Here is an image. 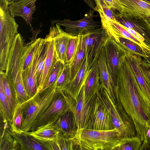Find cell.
<instances>
[{
    "instance_id": "42",
    "label": "cell",
    "mask_w": 150,
    "mask_h": 150,
    "mask_svg": "<svg viewBox=\"0 0 150 150\" xmlns=\"http://www.w3.org/2000/svg\"><path fill=\"white\" fill-rule=\"evenodd\" d=\"M141 46L146 55L144 57H143L142 60L150 68V41L144 42V44Z\"/></svg>"
},
{
    "instance_id": "3",
    "label": "cell",
    "mask_w": 150,
    "mask_h": 150,
    "mask_svg": "<svg viewBox=\"0 0 150 150\" xmlns=\"http://www.w3.org/2000/svg\"><path fill=\"white\" fill-rule=\"evenodd\" d=\"M79 150H114L121 139L116 128L108 130L84 129L79 135Z\"/></svg>"
},
{
    "instance_id": "28",
    "label": "cell",
    "mask_w": 150,
    "mask_h": 150,
    "mask_svg": "<svg viewBox=\"0 0 150 150\" xmlns=\"http://www.w3.org/2000/svg\"><path fill=\"white\" fill-rule=\"evenodd\" d=\"M48 47L47 39L40 38V46L37 60L36 77L38 88L42 77Z\"/></svg>"
},
{
    "instance_id": "48",
    "label": "cell",
    "mask_w": 150,
    "mask_h": 150,
    "mask_svg": "<svg viewBox=\"0 0 150 150\" xmlns=\"http://www.w3.org/2000/svg\"><path fill=\"white\" fill-rule=\"evenodd\" d=\"M48 142L52 150H59V149L56 143L54 141H51Z\"/></svg>"
},
{
    "instance_id": "36",
    "label": "cell",
    "mask_w": 150,
    "mask_h": 150,
    "mask_svg": "<svg viewBox=\"0 0 150 150\" xmlns=\"http://www.w3.org/2000/svg\"><path fill=\"white\" fill-rule=\"evenodd\" d=\"M112 38L120 45L132 51L135 54L142 57L146 56L142 47L129 39L122 37Z\"/></svg>"
},
{
    "instance_id": "6",
    "label": "cell",
    "mask_w": 150,
    "mask_h": 150,
    "mask_svg": "<svg viewBox=\"0 0 150 150\" xmlns=\"http://www.w3.org/2000/svg\"><path fill=\"white\" fill-rule=\"evenodd\" d=\"M69 110L70 108L67 95L62 91H57L51 104L30 132L41 126L54 123L61 115Z\"/></svg>"
},
{
    "instance_id": "51",
    "label": "cell",
    "mask_w": 150,
    "mask_h": 150,
    "mask_svg": "<svg viewBox=\"0 0 150 150\" xmlns=\"http://www.w3.org/2000/svg\"><path fill=\"white\" fill-rule=\"evenodd\" d=\"M148 22L150 23V18H148L147 19Z\"/></svg>"
},
{
    "instance_id": "17",
    "label": "cell",
    "mask_w": 150,
    "mask_h": 150,
    "mask_svg": "<svg viewBox=\"0 0 150 150\" xmlns=\"http://www.w3.org/2000/svg\"><path fill=\"white\" fill-rule=\"evenodd\" d=\"M54 123L59 133L69 138L79 139L78 128L72 110H69L61 115Z\"/></svg>"
},
{
    "instance_id": "4",
    "label": "cell",
    "mask_w": 150,
    "mask_h": 150,
    "mask_svg": "<svg viewBox=\"0 0 150 150\" xmlns=\"http://www.w3.org/2000/svg\"><path fill=\"white\" fill-rule=\"evenodd\" d=\"M97 92L99 98L108 109L112 123L119 132L121 139L135 136V128L134 125L131 123L133 122L121 104H115L103 87Z\"/></svg>"
},
{
    "instance_id": "23",
    "label": "cell",
    "mask_w": 150,
    "mask_h": 150,
    "mask_svg": "<svg viewBox=\"0 0 150 150\" xmlns=\"http://www.w3.org/2000/svg\"><path fill=\"white\" fill-rule=\"evenodd\" d=\"M102 26L105 29L108 35L112 38L124 37L137 43L140 46L144 42L137 40L116 21L106 17L101 18Z\"/></svg>"
},
{
    "instance_id": "14",
    "label": "cell",
    "mask_w": 150,
    "mask_h": 150,
    "mask_svg": "<svg viewBox=\"0 0 150 150\" xmlns=\"http://www.w3.org/2000/svg\"><path fill=\"white\" fill-rule=\"evenodd\" d=\"M60 26L57 24L53 25L50 27L48 35L54 40L55 56L57 60L65 64L68 42L73 36L64 31Z\"/></svg>"
},
{
    "instance_id": "20",
    "label": "cell",
    "mask_w": 150,
    "mask_h": 150,
    "mask_svg": "<svg viewBox=\"0 0 150 150\" xmlns=\"http://www.w3.org/2000/svg\"><path fill=\"white\" fill-rule=\"evenodd\" d=\"M99 65L100 80L102 86L106 91L110 98L115 104L116 101L115 86L108 69L106 57L103 48L97 60Z\"/></svg>"
},
{
    "instance_id": "30",
    "label": "cell",
    "mask_w": 150,
    "mask_h": 150,
    "mask_svg": "<svg viewBox=\"0 0 150 150\" xmlns=\"http://www.w3.org/2000/svg\"><path fill=\"white\" fill-rule=\"evenodd\" d=\"M1 72L3 75V85L4 92L12 114L17 105V96L14 84L10 82L6 75L5 72Z\"/></svg>"
},
{
    "instance_id": "21",
    "label": "cell",
    "mask_w": 150,
    "mask_h": 150,
    "mask_svg": "<svg viewBox=\"0 0 150 150\" xmlns=\"http://www.w3.org/2000/svg\"><path fill=\"white\" fill-rule=\"evenodd\" d=\"M30 27L33 36L30 38L31 41L24 45L21 59L22 75L24 83L26 81L28 75L33 59L34 47L37 39V36L40 32V28L35 30L31 26Z\"/></svg>"
},
{
    "instance_id": "1",
    "label": "cell",
    "mask_w": 150,
    "mask_h": 150,
    "mask_svg": "<svg viewBox=\"0 0 150 150\" xmlns=\"http://www.w3.org/2000/svg\"><path fill=\"white\" fill-rule=\"evenodd\" d=\"M138 83L131 65L125 54L121 58L117 85L115 89V97L118 98L124 110L132 121L137 136L141 140V150L146 142V130L149 124L144 113L138 95Z\"/></svg>"
},
{
    "instance_id": "5",
    "label": "cell",
    "mask_w": 150,
    "mask_h": 150,
    "mask_svg": "<svg viewBox=\"0 0 150 150\" xmlns=\"http://www.w3.org/2000/svg\"><path fill=\"white\" fill-rule=\"evenodd\" d=\"M108 37L106 31L102 26L82 35L84 48L91 67L97 62Z\"/></svg>"
},
{
    "instance_id": "31",
    "label": "cell",
    "mask_w": 150,
    "mask_h": 150,
    "mask_svg": "<svg viewBox=\"0 0 150 150\" xmlns=\"http://www.w3.org/2000/svg\"><path fill=\"white\" fill-rule=\"evenodd\" d=\"M0 115L11 123L13 114L6 96L3 85V75L0 71Z\"/></svg>"
},
{
    "instance_id": "34",
    "label": "cell",
    "mask_w": 150,
    "mask_h": 150,
    "mask_svg": "<svg viewBox=\"0 0 150 150\" xmlns=\"http://www.w3.org/2000/svg\"><path fill=\"white\" fill-rule=\"evenodd\" d=\"M21 150V147L11 135L9 129H7L0 136V150Z\"/></svg>"
},
{
    "instance_id": "49",
    "label": "cell",
    "mask_w": 150,
    "mask_h": 150,
    "mask_svg": "<svg viewBox=\"0 0 150 150\" xmlns=\"http://www.w3.org/2000/svg\"><path fill=\"white\" fill-rule=\"evenodd\" d=\"M9 4L11 2L14 1V0H5Z\"/></svg>"
},
{
    "instance_id": "43",
    "label": "cell",
    "mask_w": 150,
    "mask_h": 150,
    "mask_svg": "<svg viewBox=\"0 0 150 150\" xmlns=\"http://www.w3.org/2000/svg\"><path fill=\"white\" fill-rule=\"evenodd\" d=\"M140 66L143 76L150 87V68L146 64L143 63L140 64Z\"/></svg>"
},
{
    "instance_id": "18",
    "label": "cell",
    "mask_w": 150,
    "mask_h": 150,
    "mask_svg": "<svg viewBox=\"0 0 150 150\" xmlns=\"http://www.w3.org/2000/svg\"><path fill=\"white\" fill-rule=\"evenodd\" d=\"M37 0H20L8 4L11 15L14 17L20 16L25 20L28 24L31 25L33 14L35 10V3Z\"/></svg>"
},
{
    "instance_id": "9",
    "label": "cell",
    "mask_w": 150,
    "mask_h": 150,
    "mask_svg": "<svg viewBox=\"0 0 150 150\" xmlns=\"http://www.w3.org/2000/svg\"><path fill=\"white\" fill-rule=\"evenodd\" d=\"M114 128L109 112L97 92L86 129L108 130Z\"/></svg>"
},
{
    "instance_id": "11",
    "label": "cell",
    "mask_w": 150,
    "mask_h": 150,
    "mask_svg": "<svg viewBox=\"0 0 150 150\" xmlns=\"http://www.w3.org/2000/svg\"><path fill=\"white\" fill-rule=\"evenodd\" d=\"M24 45V39L18 33L11 50L5 72L8 80L13 83L17 73L21 70V59Z\"/></svg>"
},
{
    "instance_id": "24",
    "label": "cell",
    "mask_w": 150,
    "mask_h": 150,
    "mask_svg": "<svg viewBox=\"0 0 150 150\" xmlns=\"http://www.w3.org/2000/svg\"><path fill=\"white\" fill-rule=\"evenodd\" d=\"M40 38H37L34 48L33 59L28 77L26 81L24 83L27 93L30 98L33 96L38 92L36 68L40 46Z\"/></svg>"
},
{
    "instance_id": "41",
    "label": "cell",
    "mask_w": 150,
    "mask_h": 150,
    "mask_svg": "<svg viewBox=\"0 0 150 150\" xmlns=\"http://www.w3.org/2000/svg\"><path fill=\"white\" fill-rule=\"evenodd\" d=\"M79 42V36H73L69 40L66 54L65 64H70L77 51Z\"/></svg>"
},
{
    "instance_id": "40",
    "label": "cell",
    "mask_w": 150,
    "mask_h": 150,
    "mask_svg": "<svg viewBox=\"0 0 150 150\" xmlns=\"http://www.w3.org/2000/svg\"><path fill=\"white\" fill-rule=\"evenodd\" d=\"M95 2L96 11L98 13L100 18L106 16L115 21L116 13L109 7L104 0H95Z\"/></svg>"
},
{
    "instance_id": "39",
    "label": "cell",
    "mask_w": 150,
    "mask_h": 150,
    "mask_svg": "<svg viewBox=\"0 0 150 150\" xmlns=\"http://www.w3.org/2000/svg\"><path fill=\"white\" fill-rule=\"evenodd\" d=\"M64 65L61 61L56 60L48 79L42 90L52 87L56 83L62 72Z\"/></svg>"
},
{
    "instance_id": "29",
    "label": "cell",
    "mask_w": 150,
    "mask_h": 150,
    "mask_svg": "<svg viewBox=\"0 0 150 150\" xmlns=\"http://www.w3.org/2000/svg\"><path fill=\"white\" fill-rule=\"evenodd\" d=\"M86 55L83 42L82 35L79 36L78 48L73 60L69 64L71 80L76 76L80 69Z\"/></svg>"
},
{
    "instance_id": "33",
    "label": "cell",
    "mask_w": 150,
    "mask_h": 150,
    "mask_svg": "<svg viewBox=\"0 0 150 150\" xmlns=\"http://www.w3.org/2000/svg\"><path fill=\"white\" fill-rule=\"evenodd\" d=\"M142 142L137 136L121 139L114 150H140Z\"/></svg>"
},
{
    "instance_id": "19",
    "label": "cell",
    "mask_w": 150,
    "mask_h": 150,
    "mask_svg": "<svg viewBox=\"0 0 150 150\" xmlns=\"http://www.w3.org/2000/svg\"><path fill=\"white\" fill-rule=\"evenodd\" d=\"M122 47L131 66L141 90L143 95L150 100V87L146 81L141 69L140 56L124 47L122 46Z\"/></svg>"
},
{
    "instance_id": "27",
    "label": "cell",
    "mask_w": 150,
    "mask_h": 150,
    "mask_svg": "<svg viewBox=\"0 0 150 150\" xmlns=\"http://www.w3.org/2000/svg\"><path fill=\"white\" fill-rule=\"evenodd\" d=\"M27 132L37 139L45 142L55 141L59 133L54 123L41 126L34 131Z\"/></svg>"
},
{
    "instance_id": "45",
    "label": "cell",
    "mask_w": 150,
    "mask_h": 150,
    "mask_svg": "<svg viewBox=\"0 0 150 150\" xmlns=\"http://www.w3.org/2000/svg\"><path fill=\"white\" fill-rule=\"evenodd\" d=\"M120 25L139 41L142 42H144L145 41V40L144 38L137 32L132 29L127 28Z\"/></svg>"
},
{
    "instance_id": "44",
    "label": "cell",
    "mask_w": 150,
    "mask_h": 150,
    "mask_svg": "<svg viewBox=\"0 0 150 150\" xmlns=\"http://www.w3.org/2000/svg\"><path fill=\"white\" fill-rule=\"evenodd\" d=\"M109 7L114 12L118 13L120 10V4L118 0H104Z\"/></svg>"
},
{
    "instance_id": "12",
    "label": "cell",
    "mask_w": 150,
    "mask_h": 150,
    "mask_svg": "<svg viewBox=\"0 0 150 150\" xmlns=\"http://www.w3.org/2000/svg\"><path fill=\"white\" fill-rule=\"evenodd\" d=\"M96 94L97 93L89 99L85 101L83 85L77 100L75 103L73 111L78 128V136L82 130L86 128Z\"/></svg>"
},
{
    "instance_id": "22",
    "label": "cell",
    "mask_w": 150,
    "mask_h": 150,
    "mask_svg": "<svg viewBox=\"0 0 150 150\" xmlns=\"http://www.w3.org/2000/svg\"><path fill=\"white\" fill-rule=\"evenodd\" d=\"M10 133L20 146L21 150H52L48 142L38 140L29 135L27 132L22 131L18 134Z\"/></svg>"
},
{
    "instance_id": "10",
    "label": "cell",
    "mask_w": 150,
    "mask_h": 150,
    "mask_svg": "<svg viewBox=\"0 0 150 150\" xmlns=\"http://www.w3.org/2000/svg\"><path fill=\"white\" fill-rule=\"evenodd\" d=\"M103 48L108 69L115 88L117 83L122 50L120 44L109 35Z\"/></svg>"
},
{
    "instance_id": "26",
    "label": "cell",
    "mask_w": 150,
    "mask_h": 150,
    "mask_svg": "<svg viewBox=\"0 0 150 150\" xmlns=\"http://www.w3.org/2000/svg\"><path fill=\"white\" fill-rule=\"evenodd\" d=\"M48 40V47L47 56L45 62L42 77L38 88V92L42 91L48 80L57 60L54 53V41L48 35L45 37Z\"/></svg>"
},
{
    "instance_id": "7",
    "label": "cell",
    "mask_w": 150,
    "mask_h": 150,
    "mask_svg": "<svg viewBox=\"0 0 150 150\" xmlns=\"http://www.w3.org/2000/svg\"><path fill=\"white\" fill-rule=\"evenodd\" d=\"M0 24V71H4L13 42L18 33V25L10 20L5 21Z\"/></svg>"
},
{
    "instance_id": "52",
    "label": "cell",
    "mask_w": 150,
    "mask_h": 150,
    "mask_svg": "<svg viewBox=\"0 0 150 150\" xmlns=\"http://www.w3.org/2000/svg\"><path fill=\"white\" fill-rule=\"evenodd\" d=\"M20 0H14V1H19Z\"/></svg>"
},
{
    "instance_id": "37",
    "label": "cell",
    "mask_w": 150,
    "mask_h": 150,
    "mask_svg": "<svg viewBox=\"0 0 150 150\" xmlns=\"http://www.w3.org/2000/svg\"><path fill=\"white\" fill-rule=\"evenodd\" d=\"M69 64H65L62 73L54 84L57 91L64 90L71 81Z\"/></svg>"
},
{
    "instance_id": "2",
    "label": "cell",
    "mask_w": 150,
    "mask_h": 150,
    "mask_svg": "<svg viewBox=\"0 0 150 150\" xmlns=\"http://www.w3.org/2000/svg\"><path fill=\"white\" fill-rule=\"evenodd\" d=\"M54 85L37 92L32 97L20 105L23 120L21 130L30 132L51 104L57 93Z\"/></svg>"
},
{
    "instance_id": "35",
    "label": "cell",
    "mask_w": 150,
    "mask_h": 150,
    "mask_svg": "<svg viewBox=\"0 0 150 150\" xmlns=\"http://www.w3.org/2000/svg\"><path fill=\"white\" fill-rule=\"evenodd\" d=\"M59 150H78L79 140L77 139H71L59 133L57 139L54 141Z\"/></svg>"
},
{
    "instance_id": "8",
    "label": "cell",
    "mask_w": 150,
    "mask_h": 150,
    "mask_svg": "<svg viewBox=\"0 0 150 150\" xmlns=\"http://www.w3.org/2000/svg\"><path fill=\"white\" fill-rule=\"evenodd\" d=\"M94 11L90 9L82 19L79 20L73 21L66 19L62 21L52 20L51 23L64 26L65 31L73 36L83 35L101 26L94 20V18L97 16L94 15Z\"/></svg>"
},
{
    "instance_id": "50",
    "label": "cell",
    "mask_w": 150,
    "mask_h": 150,
    "mask_svg": "<svg viewBox=\"0 0 150 150\" xmlns=\"http://www.w3.org/2000/svg\"><path fill=\"white\" fill-rule=\"evenodd\" d=\"M150 4V0H142Z\"/></svg>"
},
{
    "instance_id": "25",
    "label": "cell",
    "mask_w": 150,
    "mask_h": 150,
    "mask_svg": "<svg viewBox=\"0 0 150 150\" xmlns=\"http://www.w3.org/2000/svg\"><path fill=\"white\" fill-rule=\"evenodd\" d=\"M84 86L85 101L92 97L102 87L100 80L99 67L98 62L90 68Z\"/></svg>"
},
{
    "instance_id": "47",
    "label": "cell",
    "mask_w": 150,
    "mask_h": 150,
    "mask_svg": "<svg viewBox=\"0 0 150 150\" xmlns=\"http://www.w3.org/2000/svg\"><path fill=\"white\" fill-rule=\"evenodd\" d=\"M92 9L96 11L95 0H83Z\"/></svg>"
},
{
    "instance_id": "16",
    "label": "cell",
    "mask_w": 150,
    "mask_h": 150,
    "mask_svg": "<svg viewBox=\"0 0 150 150\" xmlns=\"http://www.w3.org/2000/svg\"><path fill=\"white\" fill-rule=\"evenodd\" d=\"M115 21L124 27L137 32L145 39L144 42L150 41V24L147 19L128 16L116 13Z\"/></svg>"
},
{
    "instance_id": "13",
    "label": "cell",
    "mask_w": 150,
    "mask_h": 150,
    "mask_svg": "<svg viewBox=\"0 0 150 150\" xmlns=\"http://www.w3.org/2000/svg\"><path fill=\"white\" fill-rule=\"evenodd\" d=\"M120 9L118 13L128 16L150 18V4L142 0H118Z\"/></svg>"
},
{
    "instance_id": "38",
    "label": "cell",
    "mask_w": 150,
    "mask_h": 150,
    "mask_svg": "<svg viewBox=\"0 0 150 150\" xmlns=\"http://www.w3.org/2000/svg\"><path fill=\"white\" fill-rule=\"evenodd\" d=\"M23 117L20 105L17 104L14 109L12 121L10 124L9 130L11 133H20L21 130Z\"/></svg>"
},
{
    "instance_id": "32",
    "label": "cell",
    "mask_w": 150,
    "mask_h": 150,
    "mask_svg": "<svg viewBox=\"0 0 150 150\" xmlns=\"http://www.w3.org/2000/svg\"><path fill=\"white\" fill-rule=\"evenodd\" d=\"M16 91L17 105H21L30 98L27 93L22 77L21 70L17 73L13 81Z\"/></svg>"
},
{
    "instance_id": "46",
    "label": "cell",
    "mask_w": 150,
    "mask_h": 150,
    "mask_svg": "<svg viewBox=\"0 0 150 150\" xmlns=\"http://www.w3.org/2000/svg\"><path fill=\"white\" fill-rule=\"evenodd\" d=\"M150 149V122L147 125L146 134V142L144 150Z\"/></svg>"
},
{
    "instance_id": "15",
    "label": "cell",
    "mask_w": 150,
    "mask_h": 150,
    "mask_svg": "<svg viewBox=\"0 0 150 150\" xmlns=\"http://www.w3.org/2000/svg\"><path fill=\"white\" fill-rule=\"evenodd\" d=\"M91 68L86 54L75 77L71 81L65 88L62 90L75 102L77 100L81 89L85 83Z\"/></svg>"
}]
</instances>
